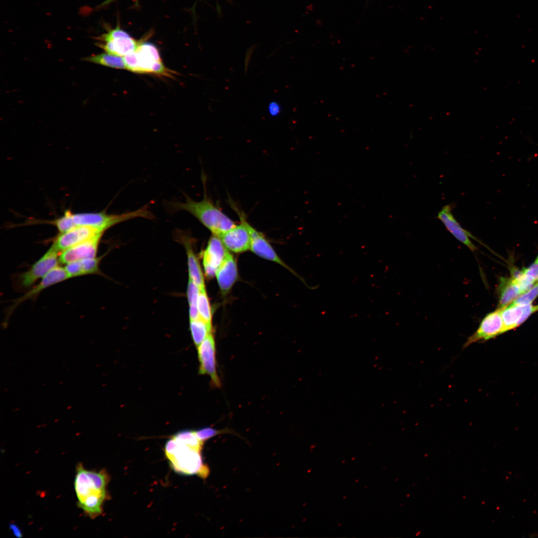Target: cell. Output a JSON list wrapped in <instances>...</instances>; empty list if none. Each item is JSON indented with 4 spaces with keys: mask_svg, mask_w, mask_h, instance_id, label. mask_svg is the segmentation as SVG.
<instances>
[{
    "mask_svg": "<svg viewBox=\"0 0 538 538\" xmlns=\"http://www.w3.org/2000/svg\"><path fill=\"white\" fill-rule=\"evenodd\" d=\"M108 479L104 471L88 470L81 464L77 466L74 487L78 506L91 518L103 511V504L107 497L106 488Z\"/></svg>",
    "mask_w": 538,
    "mask_h": 538,
    "instance_id": "cell-1",
    "label": "cell"
},
{
    "mask_svg": "<svg viewBox=\"0 0 538 538\" xmlns=\"http://www.w3.org/2000/svg\"><path fill=\"white\" fill-rule=\"evenodd\" d=\"M174 211L183 210L188 212L197 219L212 234L220 237L237 224L204 195L199 201H194L187 197L183 202L173 204Z\"/></svg>",
    "mask_w": 538,
    "mask_h": 538,
    "instance_id": "cell-2",
    "label": "cell"
},
{
    "mask_svg": "<svg viewBox=\"0 0 538 538\" xmlns=\"http://www.w3.org/2000/svg\"><path fill=\"white\" fill-rule=\"evenodd\" d=\"M200 450L173 437L165 446L166 455L174 470L185 474H199L206 477L209 470L202 462Z\"/></svg>",
    "mask_w": 538,
    "mask_h": 538,
    "instance_id": "cell-3",
    "label": "cell"
},
{
    "mask_svg": "<svg viewBox=\"0 0 538 538\" xmlns=\"http://www.w3.org/2000/svg\"><path fill=\"white\" fill-rule=\"evenodd\" d=\"M124 58L127 69L133 72L172 77V72L163 64L159 50L153 44L140 43L134 52Z\"/></svg>",
    "mask_w": 538,
    "mask_h": 538,
    "instance_id": "cell-4",
    "label": "cell"
},
{
    "mask_svg": "<svg viewBox=\"0 0 538 538\" xmlns=\"http://www.w3.org/2000/svg\"><path fill=\"white\" fill-rule=\"evenodd\" d=\"M72 217L76 226H90L104 232L118 224L132 219L140 217L151 219L154 216L147 206H144L135 211L120 214H109L105 212L80 213H73Z\"/></svg>",
    "mask_w": 538,
    "mask_h": 538,
    "instance_id": "cell-5",
    "label": "cell"
},
{
    "mask_svg": "<svg viewBox=\"0 0 538 538\" xmlns=\"http://www.w3.org/2000/svg\"><path fill=\"white\" fill-rule=\"evenodd\" d=\"M97 45L106 53L125 57L134 52L140 44L119 26L97 37Z\"/></svg>",
    "mask_w": 538,
    "mask_h": 538,
    "instance_id": "cell-6",
    "label": "cell"
},
{
    "mask_svg": "<svg viewBox=\"0 0 538 538\" xmlns=\"http://www.w3.org/2000/svg\"><path fill=\"white\" fill-rule=\"evenodd\" d=\"M231 205L238 215L240 224L224 233L219 238L228 250L242 253L250 249L251 235L246 224V215L235 204L231 203Z\"/></svg>",
    "mask_w": 538,
    "mask_h": 538,
    "instance_id": "cell-7",
    "label": "cell"
},
{
    "mask_svg": "<svg viewBox=\"0 0 538 538\" xmlns=\"http://www.w3.org/2000/svg\"><path fill=\"white\" fill-rule=\"evenodd\" d=\"M59 252L52 245L48 250L18 278L20 287L32 286L39 278H42L51 270L58 266Z\"/></svg>",
    "mask_w": 538,
    "mask_h": 538,
    "instance_id": "cell-8",
    "label": "cell"
},
{
    "mask_svg": "<svg viewBox=\"0 0 538 538\" xmlns=\"http://www.w3.org/2000/svg\"><path fill=\"white\" fill-rule=\"evenodd\" d=\"M505 333L504 326L500 308L486 314L481 320L477 330L467 338L463 348L473 343L493 339Z\"/></svg>",
    "mask_w": 538,
    "mask_h": 538,
    "instance_id": "cell-9",
    "label": "cell"
},
{
    "mask_svg": "<svg viewBox=\"0 0 538 538\" xmlns=\"http://www.w3.org/2000/svg\"><path fill=\"white\" fill-rule=\"evenodd\" d=\"M68 278L69 277L64 268L56 267L43 277L39 283L12 301V304L7 311L6 319H8L16 308L22 302L27 300L35 299L42 290Z\"/></svg>",
    "mask_w": 538,
    "mask_h": 538,
    "instance_id": "cell-10",
    "label": "cell"
},
{
    "mask_svg": "<svg viewBox=\"0 0 538 538\" xmlns=\"http://www.w3.org/2000/svg\"><path fill=\"white\" fill-rule=\"evenodd\" d=\"M200 374L208 375L217 387L220 384L216 370L215 341L211 333L197 347Z\"/></svg>",
    "mask_w": 538,
    "mask_h": 538,
    "instance_id": "cell-11",
    "label": "cell"
},
{
    "mask_svg": "<svg viewBox=\"0 0 538 538\" xmlns=\"http://www.w3.org/2000/svg\"><path fill=\"white\" fill-rule=\"evenodd\" d=\"M104 233L92 227L78 226L68 231L60 233L55 239L52 246L59 252H61L97 236H103Z\"/></svg>",
    "mask_w": 538,
    "mask_h": 538,
    "instance_id": "cell-12",
    "label": "cell"
},
{
    "mask_svg": "<svg viewBox=\"0 0 538 538\" xmlns=\"http://www.w3.org/2000/svg\"><path fill=\"white\" fill-rule=\"evenodd\" d=\"M452 204H451L444 206L438 212L437 218L458 241L466 246L471 251H475L477 250V248L473 244L471 239L478 242H479V240L470 232L464 229L457 222L452 214Z\"/></svg>",
    "mask_w": 538,
    "mask_h": 538,
    "instance_id": "cell-13",
    "label": "cell"
},
{
    "mask_svg": "<svg viewBox=\"0 0 538 538\" xmlns=\"http://www.w3.org/2000/svg\"><path fill=\"white\" fill-rule=\"evenodd\" d=\"M228 252L221 239L213 235L203 252V264L206 275L209 277L216 275Z\"/></svg>",
    "mask_w": 538,
    "mask_h": 538,
    "instance_id": "cell-14",
    "label": "cell"
},
{
    "mask_svg": "<svg viewBox=\"0 0 538 538\" xmlns=\"http://www.w3.org/2000/svg\"><path fill=\"white\" fill-rule=\"evenodd\" d=\"M102 237V236H97L61 252L59 256V263L66 265L96 257Z\"/></svg>",
    "mask_w": 538,
    "mask_h": 538,
    "instance_id": "cell-15",
    "label": "cell"
},
{
    "mask_svg": "<svg viewBox=\"0 0 538 538\" xmlns=\"http://www.w3.org/2000/svg\"><path fill=\"white\" fill-rule=\"evenodd\" d=\"M246 224L251 235L250 250L256 255L266 260L274 262L289 270L291 269L278 257L264 235L255 229L247 220ZM293 272L292 271H291Z\"/></svg>",
    "mask_w": 538,
    "mask_h": 538,
    "instance_id": "cell-16",
    "label": "cell"
},
{
    "mask_svg": "<svg viewBox=\"0 0 538 538\" xmlns=\"http://www.w3.org/2000/svg\"><path fill=\"white\" fill-rule=\"evenodd\" d=\"M216 276L221 292L223 294H226L231 289L238 276L235 260L229 251L217 270Z\"/></svg>",
    "mask_w": 538,
    "mask_h": 538,
    "instance_id": "cell-17",
    "label": "cell"
},
{
    "mask_svg": "<svg viewBox=\"0 0 538 538\" xmlns=\"http://www.w3.org/2000/svg\"><path fill=\"white\" fill-rule=\"evenodd\" d=\"M498 308H504L512 303L521 294L517 283L511 277H501L497 287Z\"/></svg>",
    "mask_w": 538,
    "mask_h": 538,
    "instance_id": "cell-18",
    "label": "cell"
},
{
    "mask_svg": "<svg viewBox=\"0 0 538 538\" xmlns=\"http://www.w3.org/2000/svg\"><path fill=\"white\" fill-rule=\"evenodd\" d=\"M101 258H94L66 264L64 269L69 278L82 275L100 274Z\"/></svg>",
    "mask_w": 538,
    "mask_h": 538,
    "instance_id": "cell-19",
    "label": "cell"
},
{
    "mask_svg": "<svg viewBox=\"0 0 538 538\" xmlns=\"http://www.w3.org/2000/svg\"><path fill=\"white\" fill-rule=\"evenodd\" d=\"M523 308V306L511 303L504 308H500L505 332L515 329L522 324Z\"/></svg>",
    "mask_w": 538,
    "mask_h": 538,
    "instance_id": "cell-20",
    "label": "cell"
},
{
    "mask_svg": "<svg viewBox=\"0 0 538 538\" xmlns=\"http://www.w3.org/2000/svg\"><path fill=\"white\" fill-rule=\"evenodd\" d=\"M184 243L187 255L189 279L193 281L200 289H202L205 287V283L199 262L189 243L187 241Z\"/></svg>",
    "mask_w": 538,
    "mask_h": 538,
    "instance_id": "cell-21",
    "label": "cell"
},
{
    "mask_svg": "<svg viewBox=\"0 0 538 538\" xmlns=\"http://www.w3.org/2000/svg\"><path fill=\"white\" fill-rule=\"evenodd\" d=\"M85 60L110 68L127 69L124 57L107 53H100L86 58Z\"/></svg>",
    "mask_w": 538,
    "mask_h": 538,
    "instance_id": "cell-22",
    "label": "cell"
},
{
    "mask_svg": "<svg viewBox=\"0 0 538 538\" xmlns=\"http://www.w3.org/2000/svg\"><path fill=\"white\" fill-rule=\"evenodd\" d=\"M190 329L192 339L197 347L211 333V325L200 317L190 320Z\"/></svg>",
    "mask_w": 538,
    "mask_h": 538,
    "instance_id": "cell-23",
    "label": "cell"
},
{
    "mask_svg": "<svg viewBox=\"0 0 538 538\" xmlns=\"http://www.w3.org/2000/svg\"><path fill=\"white\" fill-rule=\"evenodd\" d=\"M200 292L199 287L191 279H189L187 287V298L189 305L190 320L199 317L197 309V300Z\"/></svg>",
    "mask_w": 538,
    "mask_h": 538,
    "instance_id": "cell-24",
    "label": "cell"
},
{
    "mask_svg": "<svg viewBox=\"0 0 538 538\" xmlns=\"http://www.w3.org/2000/svg\"><path fill=\"white\" fill-rule=\"evenodd\" d=\"M197 309L199 317L211 325V310L205 287L200 289L197 300Z\"/></svg>",
    "mask_w": 538,
    "mask_h": 538,
    "instance_id": "cell-25",
    "label": "cell"
},
{
    "mask_svg": "<svg viewBox=\"0 0 538 538\" xmlns=\"http://www.w3.org/2000/svg\"><path fill=\"white\" fill-rule=\"evenodd\" d=\"M72 214L71 211L68 210L64 212L63 216L52 222V224L56 226L60 233L65 232L76 227L73 219Z\"/></svg>",
    "mask_w": 538,
    "mask_h": 538,
    "instance_id": "cell-26",
    "label": "cell"
},
{
    "mask_svg": "<svg viewBox=\"0 0 538 538\" xmlns=\"http://www.w3.org/2000/svg\"><path fill=\"white\" fill-rule=\"evenodd\" d=\"M538 297V283L537 282L533 287L521 294L512 303L519 306L532 304Z\"/></svg>",
    "mask_w": 538,
    "mask_h": 538,
    "instance_id": "cell-27",
    "label": "cell"
},
{
    "mask_svg": "<svg viewBox=\"0 0 538 538\" xmlns=\"http://www.w3.org/2000/svg\"><path fill=\"white\" fill-rule=\"evenodd\" d=\"M173 437L200 450L203 445V442L197 437L194 431H182L176 434Z\"/></svg>",
    "mask_w": 538,
    "mask_h": 538,
    "instance_id": "cell-28",
    "label": "cell"
},
{
    "mask_svg": "<svg viewBox=\"0 0 538 538\" xmlns=\"http://www.w3.org/2000/svg\"><path fill=\"white\" fill-rule=\"evenodd\" d=\"M194 431L197 437L202 442L217 434L224 432L223 430H218L210 427L204 428Z\"/></svg>",
    "mask_w": 538,
    "mask_h": 538,
    "instance_id": "cell-29",
    "label": "cell"
},
{
    "mask_svg": "<svg viewBox=\"0 0 538 538\" xmlns=\"http://www.w3.org/2000/svg\"><path fill=\"white\" fill-rule=\"evenodd\" d=\"M281 111V105L277 101L272 100L268 103L267 112L270 117L276 118L280 115Z\"/></svg>",
    "mask_w": 538,
    "mask_h": 538,
    "instance_id": "cell-30",
    "label": "cell"
},
{
    "mask_svg": "<svg viewBox=\"0 0 538 538\" xmlns=\"http://www.w3.org/2000/svg\"><path fill=\"white\" fill-rule=\"evenodd\" d=\"M524 273L526 276L532 278L534 280H538V263L535 261L531 265L527 268L523 269Z\"/></svg>",
    "mask_w": 538,
    "mask_h": 538,
    "instance_id": "cell-31",
    "label": "cell"
},
{
    "mask_svg": "<svg viewBox=\"0 0 538 538\" xmlns=\"http://www.w3.org/2000/svg\"><path fill=\"white\" fill-rule=\"evenodd\" d=\"M9 529L12 531L13 534L17 538H21L22 534L19 528L15 524L11 523L9 525Z\"/></svg>",
    "mask_w": 538,
    "mask_h": 538,
    "instance_id": "cell-32",
    "label": "cell"
},
{
    "mask_svg": "<svg viewBox=\"0 0 538 538\" xmlns=\"http://www.w3.org/2000/svg\"><path fill=\"white\" fill-rule=\"evenodd\" d=\"M535 262L538 263V256L537 258H536V259L535 260Z\"/></svg>",
    "mask_w": 538,
    "mask_h": 538,
    "instance_id": "cell-33",
    "label": "cell"
},
{
    "mask_svg": "<svg viewBox=\"0 0 538 538\" xmlns=\"http://www.w3.org/2000/svg\"><path fill=\"white\" fill-rule=\"evenodd\" d=\"M537 283H538V281H537Z\"/></svg>",
    "mask_w": 538,
    "mask_h": 538,
    "instance_id": "cell-34",
    "label": "cell"
}]
</instances>
